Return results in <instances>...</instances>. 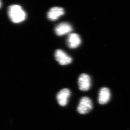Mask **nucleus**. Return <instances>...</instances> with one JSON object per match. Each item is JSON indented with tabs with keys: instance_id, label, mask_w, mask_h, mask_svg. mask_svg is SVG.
Masks as SVG:
<instances>
[{
	"instance_id": "f03ea898",
	"label": "nucleus",
	"mask_w": 130,
	"mask_h": 130,
	"mask_svg": "<svg viewBox=\"0 0 130 130\" xmlns=\"http://www.w3.org/2000/svg\"><path fill=\"white\" fill-rule=\"evenodd\" d=\"M93 108L92 101L88 97H84L81 99L77 107V112L80 114L88 113Z\"/></svg>"
},
{
	"instance_id": "9d476101",
	"label": "nucleus",
	"mask_w": 130,
	"mask_h": 130,
	"mask_svg": "<svg viewBox=\"0 0 130 130\" xmlns=\"http://www.w3.org/2000/svg\"><path fill=\"white\" fill-rule=\"evenodd\" d=\"M1 5H2V4H1V1H0V8L1 7Z\"/></svg>"
},
{
	"instance_id": "1a4fd4ad",
	"label": "nucleus",
	"mask_w": 130,
	"mask_h": 130,
	"mask_svg": "<svg viewBox=\"0 0 130 130\" xmlns=\"http://www.w3.org/2000/svg\"><path fill=\"white\" fill-rule=\"evenodd\" d=\"M110 97L111 93L109 90L106 87L102 88L100 90L99 94V102L100 104H106L109 102Z\"/></svg>"
},
{
	"instance_id": "39448f33",
	"label": "nucleus",
	"mask_w": 130,
	"mask_h": 130,
	"mask_svg": "<svg viewBox=\"0 0 130 130\" xmlns=\"http://www.w3.org/2000/svg\"><path fill=\"white\" fill-rule=\"evenodd\" d=\"M64 14V11L62 8L58 6L53 7L49 10L47 13V18L51 21H55Z\"/></svg>"
},
{
	"instance_id": "7ed1b4c3",
	"label": "nucleus",
	"mask_w": 130,
	"mask_h": 130,
	"mask_svg": "<svg viewBox=\"0 0 130 130\" xmlns=\"http://www.w3.org/2000/svg\"><path fill=\"white\" fill-rule=\"evenodd\" d=\"M56 60L60 65H65L71 63L72 59L64 51L61 49H57L54 54Z\"/></svg>"
},
{
	"instance_id": "f257e3e1",
	"label": "nucleus",
	"mask_w": 130,
	"mask_h": 130,
	"mask_svg": "<svg viewBox=\"0 0 130 130\" xmlns=\"http://www.w3.org/2000/svg\"><path fill=\"white\" fill-rule=\"evenodd\" d=\"M8 14L11 21L14 23H20L26 20L27 17L25 11L20 6L11 5L8 9Z\"/></svg>"
},
{
	"instance_id": "6e6552de",
	"label": "nucleus",
	"mask_w": 130,
	"mask_h": 130,
	"mask_svg": "<svg viewBox=\"0 0 130 130\" xmlns=\"http://www.w3.org/2000/svg\"><path fill=\"white\" fill-rule=\"evenodd\" d=\"M81 38L76 33H71L68 36L67 44L69 48H77L81 43Z\"/></svg>"
},
{
	"instance_id": "0eeeda50",
	"label": "nucleus",
	"mask_w": 130,
	"mask_h": 130,
	"mask_svg": "<svg viewBox=\"0 0 130 130\" xmlns=\"http://www.w3.org/2000/svg\"><path fill=\"white\" fill-rule=\"evenodd\" d=\"M72 27L67 22H62L58 24L55 28V32L57 36H63L69 33L72 30Z\"/></svg>"
},
{
	"instance_id": "20e7f679",
	"label": "nucleus",
	"mask_w": 130,
	"mask_h": 130,
	"mask_svg": "<svg viewBox=\"0 0 130 130\" xmlns=\"http://www.w3.org/2000/svg\"><path fill=\"white\" fill-rule=\"evenodd\" d=\"M78 84L79 88L80 90L88 91L91 87V78L86 74H82L79 77Z\"/></svg>"
},
{
	"instance_id": "423d86ee",
	"label": "nucleus",
	"mask_w": 130,
	"mask_h": 130,
	"mask_svg": "<svg viewBox=\"0 0 130 130\" xmlns=\"http://www.w3.org/2000/svg\"><path fill=\"white\" fill-rule=\"evenodd\" d=\"M70 94V90L68 88H64L59 91L57 96V100L59 104L61 106L66 105Z\"/></svg>"
}]
</instances>
